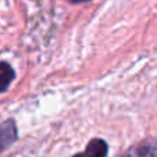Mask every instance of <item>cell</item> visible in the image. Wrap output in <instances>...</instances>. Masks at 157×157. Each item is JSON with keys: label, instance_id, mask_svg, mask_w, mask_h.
<instances>
[{"label": "cell", "instance_id": "cell-1", "mask_svg": "<svg viewBox=\"0 0 157 157\" xmlns=\"http://www.w3.org/2000/svg\"><path fill=\"white\" fill-rule=\"evenodd\" d=\"M17 139H18V130L15 120L8 119L3 121L0 124V153L13 146Z\"/></svg>", "mask_w": 157, "mask_h": 157}, {"label": "cell", "instance_id": "cell-2", "mask_svg": "<svg viewBox=\"0 0 157 157\" xmlns=\"http://www.w3.org/2000/svg\"><path fill=\"white\" fill-rule=\"evenodd\" d=\"M109 147L103 139L94 138L87 144V147L83 153H77L73 157H108Z\"/></svg>", "mask_w": 157, "mask_h": 157}, {"label": "cell", "instance_id": "cell-3", "mask_svg": "<svg viewBox=\"0 0 157 157\" xmlns=\"http://www.w3.org/2000/svg\"><path fill=\"white\" fill-rule=\"evenodd\" d=\"M120 157H156V141L152 138L136 146H131Z\"/></svg>", "mask_w": 157, "mask_h": 157}, {"label": "cell", "instance_id": "cell-4", "mask_svg": "<svg viewBox=\"0 0 157 157\" xmlns=\"http://www.w3.org/2000/svg\"><path fill=\"white\" fill-rule=\"evenodd\" d=\"M15 78V72L8 62L0 61V94L7 91L10 84Z\"/></svg>", "mask_w": 157, "mask_h": 157}, {"label": "cell", "instance_id": "cell-5", "mask_svg": "<svg viewBox=\"0 0 157 157\" xmlns=\"http://www.w3.org/2000/svg\"><path fill=\"white\" fill-rule=\"evenodd\" d=\"M66 2L72 3V4H80V3H88L91 0H66Z\"/></svg>", "mask_w": 157, "mask_h": 157}]
</instances>
